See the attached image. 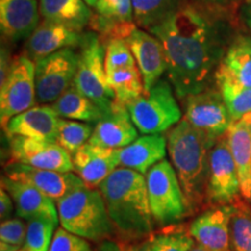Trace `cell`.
Instances as JSON below:
<instances>
[{"mask_svg":"<svg viewBox=\"0 0 251 251\" xmlns=\"http://www.w3.org/2000/svg\"><path fill=\"white\" fill-rule=\"evenodd\" d=\"M164 47L168 79L176 97L185 99L208 87L225 56L221 30L205 12L185 4L148 29Z\"/></svg>","mask_w":251,"mask_h":251,"instance_id":"cell-1","label":"cell"},{"mask_svg":"<svg viewBox=\"0 0 251 251\" xmlns=\"http://www.w3.org/2000/svg\"><path fill=\"white\" fill-rule=\"evenodd\" d=\"M114 226L125 240H142L151 235L146 176L127 168H118L98 187Z\"/></svg>","mask_w":251,"mask_h":251,"instance_id":"cell-2","label":"cell"},{"mask_svg":"<svg viewBox=\"0 0 251 251\" xmlns=\"http://www.w3.org/2000/svg\"><path fill=\"white\" fill-rule=\"evenodd\" d=\"M168 153L191 211L207 198L208 157L216 140L181 119L166 134Z\"/></svg>","mask_w":251,"mask_h":251,"instance_id":"cell-3","label":"cell"},{"mask_svg":"<svg viewBox=\"0 0 251 251\" xmlns=\"http://www.w3.org/2000/svg\"><path fill=\"white\" fill-rule=\"evenodd\" d=\"M62 228L84 240L101 243L115 233L99 188L83 186L56 202Z\"/></svg>","mask_w":251,"mask_h":251,"instance_id":"cell-4","label":"cell"},{"mask_svg":"<svg viewBox=\"0 0 251 251\" xmlns=\"http://www.w3.org/2000/svg\"><path fill=\"white\" fill-rule=\"evenodd\" d=\"M146 181L153 224L172 226L192 213L170 161L163 159L153 165Z\"/></svg>","mask_w":251,"mask_h":251,"instance_id":"cell-5","label":"cell"},{"mask_svg":"<svg viewBox=\"0 0 251 251\" xmlns=\"http://www.w3.org/2000/svg\"><path fill=\"white\" fill-rule=\"evenodd\" d=\"M79 47L74 86L106 114L111 111L117 98L108 83L103 43L97 33H86L83 35Z\"/></svg>","mask_w":251,"mask_h":251,"instance_id":"cell-6","label":"cell"},{"mask_svg":"<svg viewBox=\"0 0 251 251\" xmlns=\"http://www.w3.org/2000/svg\"><path fill=\"white\" fill-rule=\"evenodd\" d=\"M131 121L142 135L163 134L181 120V109L169 80H159L148 92L128 102Z\"/></svg>","mask_w":251,"mask_h":251,"instance_id":"cell-7","label":"cell"},{"mask_svg":"<svg viewBox=\"0 0 251 251\" xmlns=\"http://www.w3.org/2000/svg\"><path fill=\"white\" fill-rule=\"evenodd\" d=\"M35 62L27 55L12 61L4 83L0 84V121L2 129L7 122L36 103Z\"/></svg>","mask_w":251,"mask_h":251,"instance_id":"cell-8","label":"cell"},{"mask_svg":"<svg viewBox=\"0 0 251 251\" xmlns=\"http://www.w3.org/2000/svg\"><path fill=\"white\" fill-rule=\"evenodd\" d=\"M77 68L78 55L71 48L62 49L36 62V101L52 105L74 85Z\"/></svg>","mask_w":251,"mask_h":251,"instance_id":"cell-9","label":"cell"},{"mask_svg":"<svg viewBox=\"0 0 251 251\" xmlns=\"http://www.w3.org/2000/svg\"><path fill=\"white\" fill-rule=\"evenodd\" d=\"M240 194L237 168L229 148L227 134H225L216 140L209 151L207 200L219 206L233 205L238 201Z\"/></svg>","mask_w":251,"mask_h":251,"instance_id":"cell-10","label":"cell"},{"mask_svg":"<svg viewBox=\"0 0 251 251\" xmlns=\"http://www.w3.org/2000/svg\"><path fill=\"white\" fill-rule=\"evenodd\" d=\"M184 120L201 130L213 140L224 136L231 120L219 89L207 87L184 99Z\"/></svg>","mask_w":251,"mask_h":251,"instance_id":"cell-11","label":"cell"},{"mask_svg":"<svg viewBox=\"0 0 251 251\" xmlns=\"http://www.w3.org/2000/svg\"><path fill=\"white\" fill-rule=\"evenodd\" d=\"M5 176L36 187L50 199L58 202L78 188L86 186L75 172H58L34 168L19 162H9L5 165Z\"/></svg>","mask_w":251,"mask_h":251,"instance_id":"cell-12","label":"cell"},{"mask_svg":"<svg viewBox=\"0 0 251 251\" xmlns=\"http://www.w3.org/2000/svg\"><path fill=\"white\" fill-rule=\"evenodd\" d=\"M8 140L12 161L46 170L74 172L71 155L58 143L24 136H13Z\"/></svg>","mask_w":251,"mask_h":251,"instance_id":"cell-13","label":"cell"},{"mask_svg":"<svg viewBox=\"0 0 251 251\" xmlns=\"http://www.w3.org/2000/svg\"><path fill=\"white\" fill-rule=\"evenodd\" d=\"M96 11L90 26L102 43L114 39L127 40L137 28L131 0H98Z\"/></svg>","mask_w":251,"mask_h":251,"instance_id":"cell-14","label":"cell"},{"mask_svg":"<svg viewBox=\"0 0 251 251\" xmlns=\"http://www.w3.org/2000/svg\"><path fill=\"white\" fill-rule=\"evenodd\" d=\"M126 41L142 75L144 92H148L168 70L164 47L150 31L147 33L140 28H136Z\"/></svg>","mask_w":251,"mask_h":251,"instance_id":"cell-15","label":"cell"},{"mask_svg":"<svg viewBox=\"0 0 251 251\" xmlns=\"http://www.w3.org/2000/svg\"><path fill=\"white\" fill-rule=\"evenodd\" d=\"M233 206H218L208 209L190 226L191 236L207 251H233L230 242V216Z\"/></svg>","mask_w":251,"mask_h":251,"instance_id":"cell-16","label":"cell"},{"mask_svg":"<svg viewBox=\"0 0 251 251\" xmlns=\"http://www.w3.org/2000/svg\"><path fill=\"white\" fill-rule=\"evenodd\" d=\"M139 137V130L128 112L127 106L115 101L111 111L103 114L94 126L89 143L101 148L119 150L127 147Z\"/></svg>","mask_w":251,"mask_h":251,"instance_id":"cell-17","label":"cell"},{"mask_svg":"<svg viewBox=\"0 0 251 251\" xmlns=\"http://www.w3.org/2000/svg\"><path fill=\"white\" fill-rule=\"evenodd\" d=\"M61 118L49 105L34 106L15 115L5 126L7 137L24 136L28 139L56 142Z\"/></svg>","mask_w":251,"mask_h":251,"instance_id":"cell-18","label":"cell"},{"mask_svg":"<svg viewBox=\"0 0 251 251\" xmlns=\"http://www.w3.org/2000/svg\"><path fill=\"white\" fill-rule=\"evenodd\" d=\"M1 187H4L13 199L15 211L20 219L26 221L49 219L59 224L56 202L36 187L24 181L11 179L6 176L1 178Z\"/></svg>","mask_w":251,"mask_h":251,"instance_id":"cell-19","label":"cell"},{"mask_svg":"<svg viewBox=\"0 0 251 251\" xmlns=\"http://www.w3.org/2000/svg\"><path fill=\"white\" fill-rule=\"evenodd\" d=\"M37 0H0V29L11 42L29 39L40 25Z\"/></svg>","mask_w":251,"mask_h":251,"instance_id":"cell-20","label":"cell"},{"mask_svg":"<svg viewBox=\"0 0 251 251\" xmlns=\"http://www.w3.org/2000/svg\"><path fill=\"white\" fill-rule=\"evenodd\" d=\"M72 163L75 174L79 176L87 187L92 188L99 187L109 175L120 168L118 150L91 143H86L72 155Z\"/></svg>","mask_w":251,"mask_h":251,"instance_id":"cell-21","label":"cell"},{"mask_svg":"<svg viewBox=\"0 0 251 251\" xmlns=\"http://www.w3.org/2000/svg\"><path fill=\"white\" fill-rule=\"evenodd\" d=\"M83 35L64 25L43 20L27 41V56L36 63L62 49L80 46Z\"/></svg>","mask_w":251,"mask_h":251,"instance_id":"cell-22","label":"cell"},{"mask_svg":"<svg viewBox=\"0 0 251 251\" xmlns=\"http://www.w3.org/2000/svg\"><path fill=\"white\" fill-rule=\"evenodd\" d=\"M168 141L163 134H148L137 137L134 142L118 150L121 168L137 171L143 176L157 163L165 159Z\"/></svg>","mask_w":251,"mask_h":251,"instance_id":"cell-23","label":"cell"},{"mask_svg":"<svg viewBox=\"0 0 251 251\" xmlns=\"http://www.w3.org/2000/svg\"><path fill=\"white\" fill-rule=\"evenodd\" d=\"M227 139L237 168L241 194L251 201V113L231 122Z\"/></svg>","mask_w":251,"mask_h":251,"instance_id":"cell-24","label":"cell"},{"mask_svg":"<svg viewBox=\"0 0 251 251\" xmlns=\"http://www.w3.org/2000/svg\"><path fill=\"white\" fill-rule=\"evenodd\" d=\"M39 4L43 20L79 31L90 25L93 17L91 7L84 0H40Z\"/></svg>","mask_w":251,"mask_h":251,"instance_id":"cell-25","label":"cell"},{"mask_svg":"<svg viewBox=\"0 0 251 251\" xmlns=\"http://www.w3.org/2000/svg\"><path fill=\"white\" fill-rule=\"evenodd\" d=\"M51 106L59 118L68 120L97 124L103 117L101 109L74 85L69 87Z\"/></svg>","mask_w":251,"mask_h":251,"instance_id":"cell-26","label":"cell"},{"mask_svg":"<svg viewBox=\"0 0 251 251\" xmlns=\"http://www.w3.org/2000/svg\"><path fill=\"white\" fill-rule=\"evenodd\" d=\"M244 86L251 87V37L238 36L226 50L218 70Z\"/></svg>","mask_w":251,"mask_h":251,"instance_id":"cell-27","label":"cell"},{"mask_svg":"<svg viewBox=\"0 0 251 251\" xmlns=\"http://www.w3.org/2000/svg\"><path fill=\"white\" fill-rule=\"evenodd\" d=\"M215 79L231 120L236 121L251 113V87L242 85L220 71L215 72Z\"/></svg>","mask_w":251,"mask_h":251,"instance_id":"cell-28","label":"cell"},{"mask_svg":"<svg viewBox=\"0 0 251 251\" xmlns=\"http://www.w3.org/2000/svg\"><path fill=\"white\" fill-rule=\"evenodd\" d=\"M107 78L115 93V98L124 105H127L144 93L143 78L137 65L108 72Z\"/></svg>","mask_w":251,"mask_h":251,"instance_id":"cell-29","label":"cell"},{"mask_svg":"<svg viewBox=\"0 0 251 251\" xmlns=\"http://www.w3.org/2000/svg\"><path fill=\"white\" fill-rule=\"evenodd\" d=\"M230 216V242L233 251H251V211L240 200L233 203Z\"/></svg>","mask_w":251,"mask_h":251,"instance_id":"cell-30","label":"cell"},{"mask_svg":"<svg viewBox=\"0 0 251 251\" xmlns=\"http://www.w3.org/2000/svg\"><path fill=\"white\" fill-rule=\"evenodd\" d=\"M93 129L94 126L87 124V122L68 120V119L61 118L56 143H58L63 149L67 150L72 157L78 149L89 143Z\"/></svg>","mask_w":251,"mask_h":251,"instance_id":"cell-31","label":"cell"},{"mask_svg":"<svg viewBox=\"0 0 251 251\" xmlns=\"http://www.w3.org/2000/svg\"><path fill=\"white\" fill-rule=\"evenodd\" d=\"M196 246V241L190 231L171 230L168 233L151 235L142 244L143 251H191Z\"/></svg>","mask_w":251,"mask_h":251,"instance_id":"cell-32","label":"cell"},{"mask_svg":"<svg viewBox=\"0 0 251 251\" xmlns=\"http://www.w3.org/2000/svg\"><path fill=\"white\" fill-rule=\"evenodd\" d=\"M58 224L49 219H34L28 221L24 251H49Z\"/></svg>","mask_w":251,"mask_h":251,"instance_id":"cell-33","label":"cell"},{"mask_svg":"<svg viewBox=\"0 0 251 251\" xmlns=\"http://www.w3.org/2000/svg\"><path fill=\"white\" fill-rule=\"evenodd\" d=\"M133 52L124 39H114L106 43L105 49V68L106 72H112L118 69L135 67Z\"/></svg>","mask_w":251,"mask_h":251,"instance_id":"cell-34","label":"cell"},{"mask_svg":"<svg viewBox=\"0 0 251 251\" xmlns=\"http://www.w3.org/2000/svg\"><path fill=\"white\" fill-rule=\"evenodd\" d=\"M27 225L21 219L11 218L0 225V251H20L24 248Z\"/></svg>","mask_w":251,"mask_h":251,"instance_id":"cell-35","label":"cell"},{"mask_svg":"<svg viewBox=\"0 0 251 251\" xmlns=\"http://www.w3.org/2000/svg\"><path fill=\"white\" fill-rule=\"evenodd\" d=\"M185 4V0H147V12L143 27H150L162 23Z\"/></svg>","mask_w":251,"mask_h":251,"instance_id":"cell-36","label":"cell"},{"mask_svg":"<svg viewBox=\"0 0 251 251\" xmlns=\"http://www.w3.org/2000/svg\"><path fill=\"white\" fill-rule=\"evenodd\" d=\"M49 251H94V249L89 241L61 227L56 229Z\"/></svg>","mask_w":251,"mask_h":251,"instance_id":"cell-37","label":"cell"},{"mask_svg":"<svg viewBox=\"0 0 251 251\" xmlns=\"http://www.w3.org/2000/svg\"><path fill=\"white\" fill-rule=\"evenodd\" d=\"M14 208L15 205L12 197L9 196V193L4 187H1L0 188V216H1V221L11 219Z\"/></svg>","mask_w":251,"mask_h":251,"instance_id":"cell-38","label":"cell"},{"mask_svg":"<svg viewBox=\"0 0 251 251\" xmlns=\"http://www.w3.org/2000/svg\"><path fill=\"white\" fill-rule=\"evenodd\" d=\"M134 9V21L139 27H143L147 12V0H131Z\"/></svg>","mask_w":251,"mask_h":251,"instance_id":"cell-39","label":"cell"},{"mask_svg":"<svg viewBox=\"0 0 251 251\" xmlns=\"http://www.w3.org/2000/svg\"><path fill=\"white\" fill-rule=\"evenodd\" d=\"M12 62H9V55L7 50L1 49V70H0V84L4 83L7 77L9 69H11Z\"/></svg>","mask_w":251,"mask_h":251,"instance_id":"cell-40","label":"cell"},{"mask_svg":"<svg viewBox=\"0 0 251 251\" xmlns=\"http://www.w3.org/2000/svg\"><path fill=\"white\" fill-rule=\"evenodd\" d=\"M94 251H124V249L119 243L112 240H107L99 243L98 247L94 248Z\"/></svg>","mask_w":251,"mask_h":251,"instance_id":"cell-41","label":"cell"},{"mask_svg":"<svg viewBox=\"0 0 251 251\" xmlns=\"http://www.w3.org/2000/svg\"><path fill=\"white\" fill-rule=\"evenodd\" d=\"M201 2L208 5H215V6H227L233 4V2L237 1V0H200Z\"/></svg>","mask_w":251,"mask_h":251,"instance_id":"cell-42","label":"cell"},{"mask_svg":"<svg viewBox=\"0 0 251 251\" xmlns=\"http://www.w3.org/2000/svg\"><path fill=\"white\" fill-rule=\"evenodd\" d=\"M124 251H143L142 244H131V246L127 247Z\"/></svg>","mask_w":251,"mask_h":251,"instance_id":"cell-43","label":"cell"},{"mask_svg":"<svg viewBox=\"0 0 251 251\" xmlns=\"http://www.w3.org/2000/svg\"><path fill=\"white\" fill-rule=\"evenodd\" d=\"M84 1H85V2H86V4L90 6V7H91V8H96L97 1H98V0H84Z\"/></svg>","mask_w":251,"mask_h":251,"instance_id":"cell-44","label":"cell"},{"mask_svg":"<svg viewBox=\"0 0 251 251\" xmlns=\"http://www.w3.org/2000/svg\"><path fill=\"white\" fill-rule=\"evenodd\" d=\"M191 251H207V250L205 249V248H202L201 246H199V244L196 243V246L191 249Z\"/></svg>","mask_w":251,"mask_h":251,"instance_id":"cell-45","label":"cell"},{"mask_svg":"<svg viewBox=\"0 0 251 251\" xmlns=\"http://www.w3.org/2000/svg\"><path fill=\"white\" fill-rule=\"evenodd\" d=\"M20 251H24V250H23V249H21V250H20Z\"/></svg>","mask_w":251,"mask_h":251,"instance_id":"cell-46","label":"cell"}]
</instances>
